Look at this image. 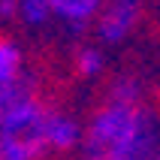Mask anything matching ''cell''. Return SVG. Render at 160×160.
<instances>
[{
    "label": "cell",
    "instance_id": "cell-1",
    "mask_svg": "<svg viewBox=\"0 0 160 160\" xmlns=\"http://www.w3.org/2000/svg\"><path fill=\"white\" fill-rule=\"evenodd\" d=\"M157 124L142 100L109 97L82 136V160H157Z\"/></svg>",
    "mask_w": 160,
    "mask_h": 160
},
{
    "label": "cell",
    "instance_id": "cell-2",
    "mask_svg": "<svg viewBox=\"0 0 160 160\" xmlns=\"http://www.w3.org/2000/svg\"><path fill=\"white\" fill-rule=\"evenodd\" d=\"M45 115L48 109L21 88L12 103L0 115V160H39L45 145Z\"/></svg>",
    "mask_w": 160,
    "mask_h": 160
},
{
    "label": "cell",
    "instance_id": "cell-3",
    "mask_svg": "<svg viewBox=\"0 0 160 160\" xmlns=\"http://www.w3.org/2000/svg\"><path fill=\"white\" fill-rule=\"evenodd\" d=\"M139 24V3L136 0H106L94 18L97 39L106 45H121Z\"/></svg>",
    "mask_w": 160,
    "mask_h": 160
},
{
    "label": "cell",
    "instance_id": "cell-4",
    "mask_svg": "<svg viewBox=\"0 0 160 160\" xmlns=\"http://www.w3.org/2000/svg\"><path fill=\"white\" fill-rule=\"evenodd\" d=\"M24 88V58L9 39H0V115Z\"/></svg>",
    "mask_w": 160,
    "mask_h": 160
},
{
    "label": "cell",
    "instance_id": "cell-5",
    "mask_svg": "<svg viewBox=\"0 0 160 160\" xmlns=\"http://www.w3.org/2000/svg\"><path fill=\"white\" fill-rule=\"evenodd\" d=\"M82 136H85V130L72 115L48 109V115H45V145H48V151L63 154V151H72V148H82Z\"/></svg>",
    "mask_w": 160,
    "mask_h": 160
},
{
    "label": "cell",
    "instance_id": "cell-6",
    "mask_svg": "<svg viewBox=\"0 0 160 160\" xmlns=\"http://www.w3.org/2000/svg\"><path fill=\"white\" fill-rule=\"evenodd\" d=\"M48 3H52V12L58 21H63L70 27H85L97 18L100 6L106 0H48Z\"/></svg>",
    "mask_w": 160,
    "mask_h": 160
},
{
    "label": "cell",
    "instance_id": "cell-7",
    "mask_svg": "<svg viewBox=\"0 0 160 160\" xmlns=\"http://www.w3.org/2000/svg\"><path fill=\"white\" fill-rule=\"evenodd\" d=\"M54 18L48 0H18V21L27 27H42Z\"/></svg>",
    "mask_w": 160,
    "mask_h": 160
},
{
    "label": "cell",
    "instance_id": "cell-8",
    "mask_svg": "<svg viewBox=\"0 0 160 160\" xmlns=\"http://www.w3.org/2000/svg\"><path fill=\"white\" fill-rule=\"evenodd\" d=\"M76 70H79V76H85V79H97L100 72L106 70V58H103V52H100L97 45H85V48H79V54H76Z\"/></svg>",
    "mask_w": 160,
    "mask_h": 160
},
{
    "label": "cell",
    "instance_id": "cell-9",
    "mask_svg": "<svg viewBox=\"0 0 160 160\" xmlns=\"http://www.w3.org/2000/svg\"><path fill=\"white\" fill-rule=\"evenodd\" d=\"M109 97L115 100H142V88H139V82L136 79H118L109 91Z\"/></svg>",
    "mask_w": 160,
    "mask_h": 160
},
{
    "label": "cell",
    "instance_id": "cell-10",
    "mask_svg": "<svg viewBox=\"0 0 160 160\" xmlns=\"http://www.w3.org/2000/svg\"><path fill=\"white\" fill-rule=\"evenodd\" d=\"M0 21H18V0H0Z\"/></svg>",
    "mask_w": 160,
    "mask_h": 160
},
{
    "label": "cell",
    "instance_id": "cell-11",
    "mask_svg": "<svg viewBox=\"0 0 160 160\" xmlns=\"http://www.w3.org/2000/svg\"><path fill=\"white\" fill-rule=\"evenodd\" d=\"M157 160H160V151H157Z\"/></svg>",
    "mask_w": 160,
    "mask_h": 160
}]
</instances>
